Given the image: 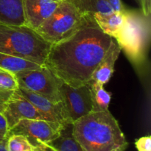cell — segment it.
I'll return each mask as SVG.
<instances>
[{"instance_id": "6da1fadb", "label": "cell", "mask_w": 151, "mask_h": 151, "mask_svg": "<svg viewBox=\"0 0 151 151\" xmlns=\"http://www.w3.org/2000/svg\"><path fill=\"white\" fill-rule=\"evenodd\" d=\"M114 38L91 19L73 35L50 47L44 66L72 87L88 83Z\"/></svg>"}, {"instance_id": "7a4b0ae2", "label": "cell", "mask_w": 151, "mask_h": 151, "mask_svg": "<svg viewBox=\"0 0 151 151\" xmlns=\"http://www.w3.org/2000/svg\"><path fill=\"white\" fill-rule=\"evenodd\" d=\"M73 134L84 151H111L128 146L117 120L109 110L92 111L75 121Z\"/></svg>"}, {"instance_id": "3957f363", "label": "cell", "mask_w": 151, "mask_h": 151, "mask_svg": "<svg viewBox=\"0 0 151 151\" xmlns=\"http://www.w3.org/2000/svg\"><path fill=\"white\" fill-rule=\"evenodd\" d=\"M52 44L25 26L0 24V52L18 56L44 66Z\"/></svg>"}, {"instance_id": "277c9868", "label": "cell", "mask_w": 151, "mask_h": 151, "mask_svg": "<svg viewBox=\"0 0 151 151\" xmlns=\"http://www.w3.org/2000/svg\"><path fill=\"white\" fill-rule=\"evenodd\" d=\"M122 28L114 37L121 50L137 66L145 62L150 36V17L141 10H125Z\"/></svg>"}, {"instance_id": "5b68a950", "label": "cell", "mask_w": 151, "mask_h": 151, "mask_svg": "<svg viewBox=\"0 0 151 151\" xmlns=\"http://www.w3.org/2000/svg\"><path fill=\"white\" fill-rule=\"evenodd\" d=\"M91 19L92 16H83L72 3L64 0L35 31L47 42L55 44L73 35Z\"/></svg>"}, {"instance_id": "8992f818", "label": "cell", "mask_w": 151, "mask_h": 151, "mask_svg": "<svg viewBox=\"0 0 151 151\" xmlns=\"http://www.w3.org/2000/svg\"><path fill=\"white\" fill-rule=\"evenodd\" d=\"M19 86L41 96L54 103L61 101L60 86L63 81L45 66L15 74Z\"/></svg>"}, {"instance_id": "52a82bcc", "label": "cell", "mask_w": 151, "mask_h": 151, "mask_svg": "<svg viewBox=\"0 0 151 151\" xmlns=\"http://www.w3.org/2000/svg\"><path fill=\"white\" fill-rule=\"evenodd\" d=\"M60 94L66 118L74 122L92 112L93 105L89 84L72 87L65 83L60 86Z\"/></svg>"}, {"instance_id": "ba28073f", "label": "cell", "mask_w": 151, "mask_h": 151, "mask_svg": "<svg viewBox=\"0 0 151 151\" xmlns=\"http://www.w3.org/2000/svg\"><path fill=\"white\" fill-rule=\"evenodd\" d=\"M62 125L44 119H24L8 131V134H20L27 139L32 147L40 143H48L60 134Z\"/></svg>"}, {"instance_id": "9c48e42d", "label": "cell", "mask_w": 151, "mask_h": 151, "mask_svg": "<svg viewBox=\"0 0 151 151\" xmlns=\"http://www.w3.org/2000/svg\"><path fill=\"white\" fill-rule=\"evenodd\" d=\"M7 122L8 131L22 119H44L33 105L24 97L18 90L15 91L7 100L1 112Z\"/></svg>"}, {"instance_id": "30bf717a", "label": "cell", "mask_w": 151, "mask_h": 151, "mask_svg": "<svg viewBox=\"0 0 151 151\" xmlns=\"http://www.w3.org/2000/svg\"><path fill=\"white\" fill-rule=\"evenodd\" d=\"M60 1L55 0H22L24 25L36 29L48 19Z\"/></svg>"}, {"instance_id": "8fae6325", "label": "cell", "mask_w": 151, "mask_h": 151, "mask_svg": "<svg viewBox=\"0 0 151 151\" xmlns=\"http://www.w3.org/2000/svg\"><path fill=\"white\" fill-rule=\"evenodd\" d=\"M17 90L24 97L33 105L46 120L58 122L61 125L69 122L66 118L61 102L54 103L41 96L21 87H19Z\"/></svg>"}, {"instance_id": "7c38bea8", "label": "cell", "mask_w": 151, "mask_h": 151, "mask_svg": "<svg viewBox=\"0 0 151 151\" xmlns=\"http://www.w3.org/2000/svg\"><path fill=\"white\" fill-rule=\"evenodd\" d=\"M121 48L115 40H112L110 47L103 58L99 63L91 77L94 81L104 86L110 81L114 70V65L121 52Z\"/></svg>"}, {"instance_id": "4fadbf2b", "label": "cell", "mask_w": 151, "mask_h": 151, "mask_svg": "<svg viewBox=\"0 0 151 151\" xmlns=\"http://www.w3.org/2000/svg\"><path fill=\"white\" fill-rule=\"evenodd\" d=\"M0 24L24 25L22 0H0Z\"/></svg>"}, {"instance_id": "5bb4252c", "label": "cell", "mask_w": 151, "mask_h": 151, "mask_svg": "<svg viewBox=\"0 0 151 151\" xmlns=\"http://www.w3.org/2000/svg\"><path fill=\"white\" fill-rule=\"evenodd\" d=\"M46 144L55 151H84L74 137L72 122L63 124L58 137Z\"/></svg>"}, {"instance_id": "9a60e30c", "label": "cell", "mask_w": 151, "mask_h": 151, "mask_svg": "<svg viewBox=\"0 0 151 151\" xmlns=\"http://www.w3.org/2000/svg\"><path fill=\"white\" fill-rule=\"evenodd\" d=\"M92 17L98 27L113 38L119 32L125 21L124 13L114 11L110 13H94Z\"/></svg>"}, {"instance_id": "2e32d148", "label": "cell", "mask_w": 151, "mask_h": 151, "mask_svg": "<svg viewBox=\"0 0 151 151\" xmlns=\"http://www.w3.org/2000/svg\"><path fill=\"white\" fill-rule=\"evenodd\" d=\"M41 66L27 59L0 52V68L13 74L22 71L39 69Z\"/></svg>"}, {"instance_id": "e0dca14e", "label": "cell", "mask_w": 151, "mask_h": 151, "mask_svg": "<svg viewBox=\"0 0 151 151\" xmlns=\"http://www.w3.org/2000/svg\"><path fill=\"white\" fill-rule=\"evenodd\" d=\"M72 3L83 16H92L94 13H110L114 11L106 0H65Z\"/></svg>"}, {"instance_id": "ac0fdd59", "label": "cell", "mask_w": 151, "mask_h": 151, "mask_svg": "<svg viewBox=\"0 0 151 151\" xmlns=\"http://www.w3.org/2000/svg\"><path fill=\"white\" fill-rule=\"evenodd\" d=\"M91 92L93 110L92 111H103L109 110L111 100V94L106 91L103 86L94 81L88 83Z\"/></svg>"}, {"instance_id": "d6986e66", "label": "cell", "mask_w": 151, "mask_h": 151, "mask_svg": "<svg viewBox=\"0 0 151 151\" xmlns=\"http://www.w3.org/2000/svg\"><path fill=\"white\" fill-rule=\"evenodd\" d=\"M7 151H32L27 139L20 134H10L7 139Z\"/></svg>"}, {"instance_id": "ffe728a7", "label": "cell", "mask_w": 151, "mask_h": 151, "mask_svg": "<svg viewBox=\"0 0 151 151\" xmlns=\"http://www.w3.org/2000/svg\"><path fill=\"white\" fill-rule=\"evenodd\" d=\"M19 87L15 74L0 68V91H15Z\"/></svg>"}, {"instance_id": "44dd1931", "label": "cell", "mask_w": 151, "mask_h": 151, "mask_svg": "<svg viewBox=\"0 0 151 151\" xmlns=\"http://www.w3.org/2000/svg\"><path fill=\"white\" fill-rule=\"evenodd\" d=\"M135 146L138 151H151L150 136L141 137L136 140Z\"/></svg>"}, {"instance_id": "7402d4cb", "label": "cell", "mask_w": 151, "mask_h": 151, "mask_svg": "<svg viewBox=\"0 0 151 151\" xmlns=\"http://www.w3.org/2000/svg\"><path fill=\"white\" fill-rule=\"evenodd\" d=\"M140 7V10L143 15L150 17L151 12V0H136Z\"/></svg>"}, {"instance_id": "603a6c76", "label": "cell", "mask_w": 151, "mask_h": 151, "mask_svg": "<svg viewBox=\"0 0 151 151\" xmlns=\"http://www.w3.org/2000/svg\"><path fill=\"white\" fill-rule=\"evenodd\" d=\"M112 10L114 12H118V13H124L126 10L124 4H122L121 0H106Z\"/></svg>"}, {"instance_id": "cb8c5ba5", "label": "cell", "mask_w": 151, "mask_h": 151, "mask_svg": "<svg viewBox=\"0 0 151 151\" xmlns=\"http://www.w3.org/2000/svg\"><path fill=\"white\" fill-rule=\"evenodd\" d=\"M8 134V128L7 122L3 115L0 113V139H4L7 137Z\"/></svg>"}, {"instance_id": "d4e9b609", "label": "cell", "mask_w": 151, "mask_h": 151, "mask_svg": "<svg viewBox=\"0 0 151 151\" xmlns=\"http://www.w3.org/2000/svg\"><path fill=\"white\" fill-rule=\"evenodd\" d=\"M14 91H0V112L4 109V106L7 100L10 98Z\"/></svg>"}, {"instance_id": "484cf974", "label": "cell", "mask_w": 151, "mask_h": 151, "mask_svg": "<svg viewBox=\"0 0 151 151\" xmlns=\"http://www.w3.org/2000/svg\"><path fill=\"white\" fill-rule=\"evenodd\" d=\"M32 151H55L46 143H40L38 145L32 147Z\"/></svg>"}, {"instance_id": "4316f807", "label": "cell", "mask_w": 151, "mask_h": 151, "mask_svg": "<svg viewBox=\"0 0 151 151\" xmlns=\"http://www.w3.org/2000/svg\"><path fill=\"white\" fill-rule=\"evenodd\" d=\"M7 137L4 139H0V151H7Z\"/></svg>"}, {"instance_id": "83f0119b", "label": "cell", "mask_w": 151, "mask_h": 151, "mask_svg": "<svg viewBox=\"0 0 151 151\" xmlns=\"http://www.w3.org/2000/svg\"><path fill=\"white\" fill-rule=\"evenodd\" d=\"M128 147V146H122V147H117V148L113 149V150L111 151H125Z\"/></svg>"}, {"instance_id": "f1b7e54d", "label": "cell", "mask_w": 151, "mask_h": 151, "mask_svg": "<svg viewBox=\"0 0 151 151\" xmlns=\"http://www.w3.org/2000/svg\"><path fill=\"white\" fill-rule=\"evenodd\" d=\"M55 1H64V0H55Z\"/></svg>"}, {"instance_id": "f546056e", "label": "cell", "mask_w": 151, "mask_h": 151, "mask_svg": "<svg viewBox=\"0 0 151 151\" xmlns=\"http://www.w3.org/2000/svg\"><path fill=\"white\" fill-rule=\"evenodd\" d=\"M0 113H1V112H0Z\"/></svg>"}]
</instances>
